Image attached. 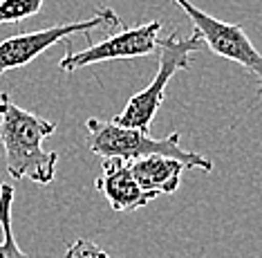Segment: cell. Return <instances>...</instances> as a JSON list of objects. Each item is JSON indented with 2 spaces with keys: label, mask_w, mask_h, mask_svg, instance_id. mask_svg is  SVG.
Listing matches in <instances>:
<instances>
[{
  "label": "cell",
  "mask_w": 262,
  "mask_h": 258,
  "mask_svg": "<svg viewBox=\"0 0 262 258\" xmlns=\"http://www.w3.org/2000/svg\"><path fill=\"white\" fill-rule=\"evenodd\" d=\"M121 25L115 9L110 7H99L97 14L88 21H76V23H63V25H52L38 32H27V34H16L9 36L0 43V74L16 68H25L34 58H38L45 50H50L54 43L63 38H70L72 34H88L92 29H115Z\"/></svg>",
  "instance_id": "obj_4"
},
{
  "label": "cell",
  "mask_w": 262,
  "mask_h": 258,
  "mask_svg": "<svg viewBox=\"0 0 262 258\" xmlns=\"http://www.w3.org/2000/svg\"><path fill=\"white\" fill-rule=\"evenodd\" d=\"M43 0H0V25L3 23H20L38 14Z\"/></svg>",
  "instance_id": "obj_10"
},
{
  "label": "cell",
  "mask_w": 262,
  "mask_h": 258,
  "mask_svg": "<svg viewBox=\"0 0 262 258\" xmlns=\"http://www.w3.org/2000/svg\"><path fill=\"white\" fill-rule=\"evenodd\" d=\"M130 171L141 189L152 197L162 193H175L180 189L182 173L186 166L177 160L162 157V155H150V157L130 162Z\"/></svg>",
  "instance_id": "obj_8"
},
{
  "label": "cell",
  "mask_w": 262,
  "mask_h": 258,
  "mask_svg": "<svg viewBox=\"0 0 262 258\" xmlns=\"http://www.w3.org/2000/svg\"><path fill=\"white\" fill-rule=\"evenodd\" d=\"M65 258H110V254H105L99 245H94L92 241L79 238V241L70 243L65 249Z\"/></svg>",
  "instance_id": "obj_11"
},
{
  "label": "cell",
  "mask_w": 262,
  "mask_h": 258,
  "mask_svg": "<svg viewBox=\"0 0 262 258\" xmlns=\"http://www.w3.org/2000/svg\"><path fill=\"white\" fill-rule=\"evenodd\" d=\"M88 144L94 155L103 160H123L137 162L150 157V155H162L182 162L186 169H202L213 171V162L204 157L202 153L186 151L180 144V133H170L164 140H155L150 133L137 128H123L115 122H103V119H88Z\"/></svg>",
  "instance_id": "obj_2"
},
{
  "label": "cell",
  "mask_w": 262,
  "mask_h": 258,
  "mask_svg": "<svg viewBox=\"0 0 262 258\" xmlns=\"http://www.w3.org/2000/svg\"><path fill=\"white\" fill-rule=\"evenodd\" d=\"M54 130V122L16 106L7 92H0V142L7 173L14 180L27 177L36 184H50L54 180L58 153L43 148V140Z\"/></svg>",
  "instance_id": "obj_1"
},
{
  "label": "cell",
  "mask_w": 262,
  "mask_h": 258,
  "mask_svg": "<svg viewBox=\"0 0 262 258\" xmlns=\"http://www.w3.org/2000/svg\"><path fill=\"white\" fill-rule=\"evenodd\" d=\"M175 5L190 18L195 34L202 38L204 47H208L213 54L226 58V61L242 65V68H247L249 72H253L258 76L260 79L258 94H262V52H258V47L244 34V29L240 25L224 23L215 16L206 14L204 9L195 7L190 0H175Z\"/></svg>",
  "instance_id": "obj_5"
},
{
  "label": "cell",
  "mask_w": 262,
  "mask_h": 258,
  "mask_svg": "<svg viewBox=\"0 0 262 258\" xmlns=\"http://www.w3.org/2000/svg\"><path fill=\"white\" fill-rule=\"evenodd\" d=\"M202 47H204V43H202V38L195 32L188 38H182L180 34L172 32L168 38L159 41V68L155 79L141 92L133 94L126 108L112 122L123 126V128H137V130H144V133H150L152 119L166 99L168 81L180 70L190 68V56L195 52H200Z\"/></svg>",
  "instance_id": "obj_3"
},
{
  "label": "cell",
  "mask_w": 262,
  "mask_h": 258,
  "mask_svg": "<svg viewBox=\"0 0 262 258\" xmlns=\"http://www.w3.org/2000/svg\"><path fill=\"white\" fill-rule=\"evenodd\" d=\"M159 32H162L159 21L121 29V32L101 41V43H90L81 52H68L65 56H61L58 68L63 72H74L79 68H85V65L115 61V58L150 56V54L159 52Z\"/></svg>",
  "instance_id": "obj_6"
},
{
  "label": "cell",
  "mask_w": 262,
  "mask_h": 258,
  "mask_svg": "<svg viewBox=\"0 0 262 258\" xmlns=\"http://www.w3.org/2000/svg\"><path fill=\"white\" fill-rule=\"evenodd\" d=\"M94 189L108 200L115 211H137L155 200L137 184L130 162L123 160H103L99 177L94 180Z\"/></svg>",
  "instance_id": "obj_7"
},
{
  "label": "cell",
  "mask_w": 262,
  "mask_h": 258,
  "mask_svg": "<svg viewBox=\"0 0 262 258\" xmlns=\"http://www.w3.org/2000/svg\"><path fill=\"white\" fill-rule=\"evenodd\" d=\"M11 207H14V187L0 184V227H3L0 258H29L16 243L14 229H11Z\"/></svg>",
  "instance_id": "obj_9"
}]
</instances>
